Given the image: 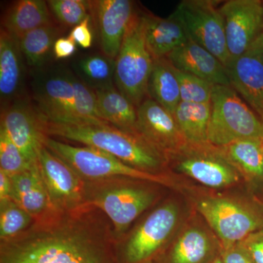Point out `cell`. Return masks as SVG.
Wrapping results in <instances>:
<instances>
[{"instance_id": "cell-40", "label": "cell", "mask_w": 263, "mask_h": 263, "mask_svg": "<svg viewBox=\"0 0 263 263\" xmlns=\"http://www.w3.org/2000/svg\"><path fill=\"white\" fill-rule=\"evenodd\" d=\"M258 40L259 42H260L261 44H262L263 46V33L262 34V35H261L260 37L258 38Z\"/></svg>"}, {"instance_id": "cell-19", "label": "cell", "mask_w": 263, "mask_h": 263, "mask_svg": "<svg viewBox=\"0 0 263 263\" xmlns=\"http://www.w3.org/2000/svg\"><path fill=\"white\" fill-rule=\"evenodd\" d=\"M24 56L18 38L0 31V96L3 106L22 98Z\"/></svg>"}, {"instance_id": "cell-4", "label": "cell", "mask_w": 263, "mask_h": 263, "mask_svg": "<svg viewBox=\"0 0 263 263\" xmlns=\"http://www.w3.org/2000/svg\"><path fill=\"white\" fill-rule=\"evenodd\" d=\"M32 98L40 117L58 124H102L86 115L66 69L40 72L32 84Z\"/></svg>"}, {"instance_id": "cell-1", "label": "cell", "mask_w": 263, "mask_h": 263, "mask_svg": "<svg viewBox=\"0 0 263 263\" xmlns=\"http://www.w3.org/2000/svg\"><path fill=\"white\" fill-rule=\"evenodd\" d=\"M39 118L41 130L46 136L94 147L141 171L159 169L167 158L141 134L122 130L109 123L58 124L43 120L40 115Z\"/></svg>"}, {"instance_id": "cell-39", "label": "cell", "mask_w": 263, "mask_h": 263, "mask_svg": "<svg viewBox=\"0 0 263 263\" xmlns=\"http://www.w3.org/2000/svg\"><path fill=\"white\" fill-rule=\"evenodd\" d=\"M212 263H223L222 260H221V257L220 258H216L214 259V261Z\"/></svg>"}, {"instance_id": "cell-24", "label": "cell", "mask_w": 263, "mask_h": 263, "mask_svg": "<svg viewBox=\"0 0 263 263\" xmlns=\"http://www.w3.org/2000/svg\"><path fill=\"white\" fill-rule=\"evenodd\" d=\"M149 98L160 103L171 114L181 103L179 80L174 66L167 58L154 61L148 83Z\"/></svg>"}, {"instance_id": "cell-23", "label": "cell", "mask_w": 263, "mask_h": 263, "mask_svg": "<svg viewBox=\"0 0 263 263\" xmlns=\"http://www.w3.org/2000/svg\"><path fill=\"white\" fill-rule=\"evenodd\" d=\"M11 199L31 216L43 212L50 201L38 163L21 174L10 177Z\"/></svg>"}, {"instance_id": "cell-2", "label": "cell", "mask_w": 263, "mask_h": 263, "mask_svg": "<svg viewBox=\"0 0 263 263\" xmlns=\"http://www.w3.org/2000/svg\"><path fill=\"white\" fill-rule=\"evenodd\" d=\"M243 139L263 140V120L230 86L215 85L208 142L223 147Z\"/></svg>"}, {"instance_id": "cell-12", "label": "cell", "mask_w": 263, "mask_h": 263, "mask_svg": "<svg viewBox=\"0 0 263 263\" xmlns=\"http://www.w3.org/2000/svg\"><path fill=\"white\" fill-rule=\"evenodd\" d=\"M1 127L23 154L31 165L37 163L38 153L46 135L41 130L34 104L20 98L2 107Z\"/></svg>"}, {"instance_id": "cell-3", "label": "cell", "mask_w": 263, "mask_h": 263, "mask_svg": "<svg viewBox=\"0 0 263 263\" xmlns=\"http://www.w3.org/2000/svg\"><path fill=\"white\" fill-rule=\"evenodd\" d=\"M144 10L138 8L115 60L114 84L138 108L147 98L154 60L145 40Z\"/></svg>"}, {"instance_id": "cell-17", "label": "cell", "mask_w": 263, "mask_h": 263, "mask_svg": "<svg viewBox=\"0 0 263 263\" xmlns=\"http://www.w3.org/2000/svg\"><path fill=\"white\" fill-rule=\"evenodd\" d=\"M154 199L153 194L143 189L119 187L100 194L92 203L108 216L116 233H122Z\"/></svg>"}, {"instance_id": "cell-5", "label": "cell", "mask_w": 263, "mask_h": 263, "mask_svg": "<svg viewBox=\"0 0 263 263\" xmlns=\"http://www.w3.org/2000/svg\"><path fill=\"white\" fill-rule=\"evenodd\" d=\"M43 144L81 178L101 179L123 176L168 184V181L163 176L132 167L117 157L94 147L72 146L47 136H45Z\"/></svg>"}, {"instance_id": "cell-15", "label": "cell", "mask_w": 263, "mask_h": 263, "mask_svg": "<svg viewBox=\"0 0 263 263\" xmlns=\"http://www.w3.org/2000/svg\"><path fill=\"white\" fill-rule=\"evenodd\" d=\"M226 68L230 86L263 120V46L259 40Z\"/></svg>"}, {"instance_id": "cell-11", "label": "cell", "mask_w": 263, "mask_h": 263, "mask_svg": "<svg viewBox=\"0 0 263 263\" xmlns=\"http://www.w3.org/2000/svg\"><path fill=\"white\" fill-rule=\"evenodd\" d=\"M138 5L131 0L90 1V18L98 33L102 53L116 60Z\"/></svg>"}, {"instance_id": "cell-33", "label": "cell", "mask_w": 263, "mask_h": 263, "mask_svg": "<svg viewBox=\"0 0 263 263\" xmlns=\"http://www.w3.org/2000/svg\"><path fill=\"white\" fill-rule=\"evenodd\" d=\"M28 213L13 200L1 205L0 215V236L8 238L26 229L31 221Z\"/></svg>"}, {"instance_id": "cell-28", "label": "cell", "mask_w": 263, "mask_h": 263, "mask_svg": "<svg viewBox=\"0 0 263 263\" xmlns=\"http://www.w3.org/2000/svg\"><path fill=\"white\" fill-rule=\"evenodd\" d=\"M213 243L206 232L192 228L180 235L170 254V263H205L212 255Z\"/></svg>"}, {"instance_id": "cell-30", "label": "cell", "mask_w": 263, "mask_h": 263, "mask_svg": "<svg viewBox=\"0 0 263 263\" xmlns=\"http://www.w3.org/2000/svg\"><path fill=\"white\" fill-rule=\"evenodd\" d=\"M51 14L64 28H73L90 16V1L84 0H49Z\"/></svg>"}, {"instance_id": "cell-16", "label": "cell", "mask_w": 263, "mask_h": 263, "mask_svg": "<svg viewBox=\"0 0 263 263\" xmlns=\"http://www.w3.org/2000/svg\"><path fill=\"white\" fill-rule=\"evenodd\" d=\"M38 167L50 201L58 206H68L81 197L80 176L43 144L38 153Z\"/></svg>"}, {"instance_id": "cell-14", "label": "cell", "mask_w": 263, "mask_h": 263, "mask_svg": "<svg viewBox=\"0 0 263 263\" xmlns=\"http://www.w3.org/2000/svg\"><path fill=\"white\" fill-rule=\"evenodd\" d=\"M138 125L140 134L166 157L187 144L173 114L152 98L138 106Z\"/></svg>"}, {"instance_id": "cell-8", "label": "cell", "mask_w": 263, "mask_h": 263, "mask_svg": "<svg viewBox=\"0 0 263 263\" xmlns=\"http://www.w3.org/2000/svg\"><path fill=\"white\" fill-rule=\"evenodd\" d=\"M197 209L222 243L230 247L263 228L258 209L227 197H209L197 202Z\"/></svg>"}, {"instance_id": "cell-38", "label": "cell", "mask_w": 263, "mask_h": 263, "mask_svg": "<svg viewBox=\"0 0 263 263\" xmlns=\"http://www.w3.org/2000/svg\"><path fill=\"white\" fill-rule=\"evenodd\" d=\"M12 181L10 176L0 170V201L2 204L12 200Z\"/></svg>"}, {"instance_id": "cell-22", "label": "cell", "mask_w": 263, "mask_h": 263, "mask_svg": "<svg viewBox=\"0 0 263 263\" xmlns=\"http://www.w3.org/2000/svg\"><path fill=\"white\" fill-rule=\"evenodd\" d=\"M100 117L122 130L140 134L138 108L116 87L95 90Z\"/></svg>"}, {"instance_id": "cell-29", "label": "cell", "mask_w": 263, "mask_h": 263, "mask_svg": "<svg viewBox=\"0 0 263 263\" xmlns=\"http://www.w3.org/2000/svg\"><path fill=\"white\" fill-rule=\"evenodd\" d=\"M76 75L94 90L114 86L115 60L103 53L89 55L79 59L74 65Z\"/></svg>"}, {"instance_id": "cell-21", "label": "cell", "mask_w": 263, "mask_h": 263, "mask_svg": "<svg viewBox=\"0 0 263 263\" xmlns=\"http://www.w3.org/2000/svg\"><path fill=\"white\" fill-rule=\"evenodd\" d=\"M51 21V12L47 1L19 0L5 12L1 28L19 40L27 33Z\"/></svg>"}, {"instance_id": "cell-36", "label": "cell", "mask_w": 263, "mask_h": 263, "mask_svg": "<svg viewBox=\"0 0 263 263\" xmlns=\"http://www.w3.org/2000/svg\"><path fill=\"white\" fill-rule=\"evenodd\" d=\"M90 23L91 18L89 16L73 27L69 34L76 44H79L83 48H89L92 45L93 35L90 28Z\"/></svg>"}, {"instance_id": "cell-25", "label": "cell", "mask_w": 263, "mask_h": 263, "mask_svg": "<svg viewBox=\"0 0 263 263\" xmlns=\"http://www.w3.org/2000/svg\"><path fill=\"white\" fill-rule=\"evenodd\" d=\"M212 114V102L197 104L181 102L173 115L186 143L203 144L208 142V128Z\"/></svg>"}, {"instance_id": "cell-13", "label": "cell", "mask_w": 263, "mask_h": 263, "mask_svg": "<svg viewBox=\"0 0 263 263\" xmlns=\"http://www.w3.org/2000/svg\"><path fill=\"white\" fill-rule=\"evenodd\" d=\"M179 218L178 208L167 203L154 211L132 235L126 246L127 263H144L167 241Z\"/></svg>"}, {"instance_id": "cell-27", "label": "cell", "mask_w": 263, "mask_h": 263, "mask_svg": "<svg viewBox=\"0 0 263 263\" xmlns=\"http://www.w3.org/2000/svg\"><path fill=\"white\" fill-rule=\"evenodd\" d=\"M62 32V27L54 21L27 33L18 40L24 60L30 67L43 65L53 51V46Z\"/></svg>"}, {"instance_id": "cell-34", "label": "cell", "mask_w": 263, "mask_h": 263, "mask_svg": "<svg viewBox=\"0 0 263 263\" xmlns=\"http://www.w3.org/2000/svg\"><path fill=\"white\" fill-rule=\"evenodd\" d=\"M255 263H263V228L240 242Z\"/></svg>"}, {"instance_id": "cell-35", "label": "cell", "mask_w": 263, "mask_h": 263, "mask_svg": "<svg viewBox=\"0 0 263 263\" xmlns=\"http://www.w3.org/2000/svg\"><path fill=\"white\" fill-rule=\"evenodd\" d=\"M221 259L223 263H255L240 243L222 247Z\"/></svg>"}, {"instance_id": "cell-31", "label": "cell", "mask_w": 263, "mask_h": 263, "mask_svg": "<svg viewBox=\"0 0 263 263\" xmlns=\"http://www.w3.org/2000/svg\"><path fill=\"white\" fill-rule=\"evenodd\" d=\"M175 72L179 80L181 102L197 104L212 102L215 85L193 74L178 70L176 67Z\"/></svg>"}, {"instance_id": "cell-10", "label": "cell", "mask_w": 263, "mask_h": 263, "mask_svg": "<svg viewBox=\"0 0 263 263\" xmlns=\"http://www.w3.org/2000/svg\"><path fill=\"white\" fill-rule=\"evenodd\" d=\"M230 62L245 53L263 33V1L229 0L219 8Z\"/></svg>"}, {"instance_id": "cell-26", "label": "cell", "mask_w": 263, "mask_h": 263, "mask_svg": "<svg viewBox=\"0 0 263 263\" xmlns=\"http://www.w3.org/2000/svg\"><path fill=\"white\" fill-rule=\"evenodd\" d=\"M219 148L235 168L249 179L263 181V140H239Z\"/></svg>"}, {"instance_id": "cell-6", "label": "cell", "mask_w": 263, "mask_h": 263, "mask_svg": "<svg viewBox=\"0 0 263 263\" xmlns=\"http://www.w3.org/2000/svg\"><path fill=\"white\" fill-rule=\"evenodd\" d=\"M104 252L83 239L55 235L10 249L1 263H113Z\"/></svg>"}, {"instance_id": "cell-20", "label": "cell", "mask_w": 263, "mask_h": 263, "mask_svg": "<svg viewBox=\"0 0 263 263\" xmlns=\"http://www.w3.org/2000/svg\"><path fill=\"white\" fill-rule=\"evenodd\" d=\"M145 40L154 61L166 58L187 41L189 36L181 22L174 15L163 18L148 10L144 12Z\"/></svg>"}, {"instance_id": "cell-9", "label": "cell", "mask_w": 263, "mask_h": 263, "mask_svg": "<svg viewBox=\"0 0 263 263\" xmlns=\"http://www.w3.org/2000/svg\"><path fill=\"white\" fill-rule=\"evenodd\" d=\"M167 158L174 162L180 172L209 187H226L239 179L237 169L221 148L209 143H187Z\"/></svg>"}, {"instance_id": "cell-37", "label": "cell", "mask_w": 263, "mask_h": 263, "mask_svg": "<svg viewBox=\"0 0 263 263\" xmlns=\"http://www.w3.org/2000/svg\"><path fill=\"white\" fill-rule=\"evenodd\" d=\"M76 51V43L70 36L59 37L53 46V52L58 60L68 58L72 56Z\"/></svg>"}, {"instance_id": "cell-18", "label": "cell", "mask_w": 263, "mask_h": 263, "mask_svg": "<svg viewBox=\"0 0 263 263\" xmlns=\"http://www.w3.org/2000/svg\"><path fill=\"white\" fill-rule=\"evenodd\" d=\"M166 58L178 70L193 74L214 85L230 86L226 66L190 37Z\"/></svg>"}, {"instance_id": "cell-32", "label": "cell", "mask_w": 263, "mask_h": 263, "mask_svg": "<svg viewBox=\"0 0 263 263\" xmlns=\"http://www.w3.org/2000/svg\"><path fill=\"white\" fill-rule=\"evenodd\" d=\"M32 166L10 139L6 131L3 127L0 128V170L10 177H13L27 171Z\"/></svg>"}, {"instance_id": "cell-7", "label": "cell", "mask_w": 263, "mask_h": 263, "mask_svg": "<svg viewBox=\"0 0 263 263\" xmlns=\"http://www.w3.org/2000/svg\"><path fill=\"white\" fill-rule=\"evenodd\" d=\"M219 2L183 0L172 14L182 24L189 37L219 59L227 67L230 63V57L224 18L216 7Z\"/></svg>"}]
</instances>
